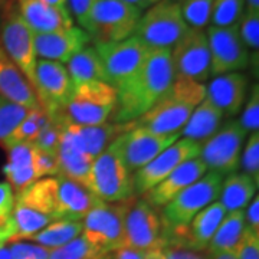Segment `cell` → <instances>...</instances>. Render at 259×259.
<instances>
[{
  "label": "cell",
  "instance_id": "cell-1",
  "mask_svg": "<svg viewBox=\"0 0 259 259\" xmlns=\"http://www.w3.org/2000/svg\"><path fill=\"white\" fill-rule=\"evenodd\" d=\"M168 49H150L134 75L117 88V110L112 122L125 124L140 118L167 93L175 81Z\"/></svg>",
  "mask_w": 259,
  "mask_h": 259
},
{
  "label": "cell",
  "instance_id": "cell-2",
  "mask_svg": "<svg viewBox=\"0 0 259 259\" xmlns=\"http://www.w3.org/2000/svg\"><path fill=\"white\" fill-rule=\"evenodd\" d=\"M206 97V85L185 78H175L171 87L146 114L131 121V127L158 134H182L196 107Z\"/></svg>",
  "mask_w": 259,
  "mask_h": 259
},
{
  "label": "cell",
  "instance_id": "cell-3",
  "mask_svg": "<svg viewBox=\"0 0 259 259\" xmlns=\"http://www.w3.org/2000/svg\"><path fill=\"white\" fill-rule=\"evenodd\" d=\"M117 110V88L107 82L74 87L62 114L68 124L101 125L111 120Z\"/></svg>",
  "mask_w": 259,
  "mask_h": 259
},
{
  "label": "cell",
  "instance_id": "cell-4",
  "mask_svg": "<svg viewBox=\"0 0 259 259\" xmlns=\"http://www.w3.org/2000/svg\"><path fill=\"white\" fill-rule=\"evenodd\" d=\"M141 15L124 0H98L82 29L94 44L120 42L134 36Z\"/></svg>",
  "mask_w": 259,
  "mask_h": 259
},
{
  "label": "cell",
  "instance_id": "cell-5",
  "mask_svg": "<svg viewBox=\"0 0 259 259\" xmlns=\"http://www.w3.org/2000/svg\"><path fill=\"white\" fill-rule=\"evenodd\" d=\"M88 189L105 203H118L134 197L133 173L122 161L114 141L94 160Z\"/></svg>",
  "mask_w": 259,
  "mask_h": 259
},
{
  "label": "cell",
  "instance_id": "cell-6",
  "mask_svg": "<svg viewBox=\"0 0 259 259\" xmlns=\"http://www.w3.org/2000/svg\"><path fill=\"white\" fill-rule=\"evenodd\" d=\"M222 183L223 176L207 171L203 177L186 187L166 206H163L160 216L164 223L166 233L187 226L197 213L212 204L219 197Z\"/></svg>",
  "mask_w": 259,
  "mask_h": 259
},
{
  "label": "cell",
  "instance_id": "cell-7",
  "mask_svg": "<svg viewBox=\"0 0 259 259\" xmlns=\"http://www.w3.org/2000/svg\"><path fill=\"white\" fill-rule=\"evenodd\" d=\"M187 29L180 5L175 0H160L141 15L134 36L148 49L170 51Z\"/></svg>",
  "mask_w": 259,
  "mask_h": 259
},
{
  "label": "cell",
  "instance_id": "cell-8",
  "mask_svg": "<svg viewBox=\"0 0 259 259\" xmlns=\"http://www.w3.org/2000/svg\"><path fill=\"white\" fill-rule=\"evenodd\" d=\"M0 23V44L6 55L15 62L20 72L26 76L30 85L35 88V69L37 55L35 51L33 32L19 15L15 0H8L2 8Z\"/></svg>",
  "mask_w": 259,
  "mask_h": 259
},
{
  "label": "cell",
  "instance_id": "cell-9",
  "mask_svg": "<svg viewBox=\"0 0 259 259\" xmlns=\"http://www.w3.org/2000/svg\"><path fill=\"white\" fill-rule=\"evenodd\" d=\"M131 199L118 203L101 202L83 218L82 236L95 249L112 253L124 248V221Z\"/></svg>",
  "mask_w": 259,
  "mask_h": 259
},
{
  "label": "cell",
  "instance_id": "cell-10",
  "mask_svg": "<svg viewBox=\"0 0 259 259\" xmlns=\"http://www.w3.org/2000/svg\"><path fill=\"white\" fill-rule=\"evenodd\" d=\"M124 246L133 249L167 248V233L158 212L144 200L133 197L124 221Z\"/></svg>",
  "mask_w": 259,
  "mask_h": 259
},
{
  "label": "cell",
  "instance_id": "cell-11",
  "mask_svg": "<svg viewBox=\"0 0 259 259\" xmlns=\"http://www.w3.org/2000/svg\"><path fill=\"white\" fill-rule=\"evenodd\" d=\"M248 133L238 120L228 121L202 146L199 158L207 171L221 176L232 175L239 168L243 143Z\"/></svg>",
  "mask_w": 259,
  "mask_h": 259
},
{
  "label": "cell",
  "instance_id": "cell-12",
  "mask_svg": "<svg viewBox=\"0 0 259 259\" xmlns=\"http://www.w3.org/2000/svg\"><path fill=\"white\" fill-rule=\"evenodd\" d=\"M176 78L203 83L210 76V54L203 29L189 28L170 49Z\"/></svg>",
  "mask_w": 259,
  "mask_h": 259
},
{
  "label": "cell",
  "instance_id": "cell-13",
  "mask_svg": "<svg viewBox=\"0 0 259 259\" xmlns=\"http://www.w3.org/2000/svg\"><path fill=\"white\" fill-rule=\"evenodd\" d=\"M180 137V133L158 134L150 130L131 127L128 122V130L114 140V144L118 148L125 166L128 167L131 173H134L154 160L161 151L170 147Z\"/></svg>",
  "mask_w": 259,
  "mask_h": 259
},
{
  "label": "cell",
  "instance_id": "cell-14",
  "mask_svg": "<svg viewBox=\"0 0 259 259\" xmlns=\"http://www.w3.org/2000/svg\"><path fill=\"white\" fill-rule=\"evenodd\" d=\"M207 44L210 54V75L239 72L249 65V49L243 44L238 25L228 28L209 26Z\"/></svg>",
  "mask_w": 259,
  "mask_h": 259
},
{
  "label": "cell",
  "instance_id": "cell-15",
  "mask_svg": "<svg viewBox=\"0 0 259 259\" xmlns=\"http://www.w3.org/2000/svg\"><path fill=\"white\" fill-rule=\"evenodd\" d=\"M200 150H202L200 144L180 137L170 147L161 151L154 160H151L148 164L134 171L133 175L134 194L147 193L150 189H153L154 186H157L170 176L177 167L192 158L199 157Z\"/></svg>",
  "mask_w": 259,
  "mask_h": 259
},
{
  "label": "cell",
  "instance_id": "cell-16",
  "mask_svg": "<svg viewBox=\"0 0 259 259\" xmlns=\"http://www.w3.org/2000/svg\"><path fill=\"white\" fill-rule=\"evenodd\" d=\"M114 88H120L144 62L148 49L136 36L110 44H94Z\"/></svg>",
  "mask_w": 259,
  "mask_h": 259
},
{
  "label": "cell",
  "instance_id": "cell-17",
  "mask_svg": "<svg viewBox=\"0 0 259 259\" xmlns=\"http://www.w3.org/2000/svg\"><path fill=\"white\" fill-rule=\"evenodd\" d=\"M72 91L74 85L65 65L47 59H37L35 93L42 110H45L49 115L61 112Z\"/></svg>",
  "mask_w": 259,
  "mask_h": 259
},
{
  "label": "cell",
  "instance_id": "cell-18",
  "mask_svg": "<svg viewBox=\"0 0 259 259\" xmlns=\"http://www.w3.org/2000/svg\"><path fill=\"white\" fill-rule=\"evenodd\" d=\"M226 216V210L219 202H213L197 213L187 226L167 233L168 248H180L189 250L207 249L214 232Z\"/></svg>",
  "mask_w": 259,
  "mask_h": 259
},
{
  "label": "cell",
  "instance_id": "cell-19",
  "mask_svg": "<svg viewBox=\"0 0 259 259\" xmlns=\"http://www.w3.org/2000/svg\"><path fill=\"white\" fill-rule=\"evenodd\" d=\"M35 51L39 59L68 64L83 48L90 47L91 37L79 26L61 29L48 33H33Z\"/></svg>",
  "mask_w": 259,
  "mask_h": 259
},
{
  "label": "cell",
  "instance_id": "cell-20",
  "mask_svg": "<svg viewBox=\"0 0 259 259\" xmlns=\"http://www.w3.org/2000/svg\"><path fill=\"white\" fill-rule=\"evenodd\" d=\"M56 212L59 219L82 221L101 200L85 186L56 175Z\"/></svg>",
  "mask_w": 259,
  "mask_h": 259
},
{
  "label": "cell",
  "instance_id": "cell-21",
  "mask_svg": "<svg viewBox=\"0 0 259 259\" xmlns=\"http://www.w3.org/2000/svg\"><path fill=\"white\" fill-rule=\"evenodd\" d=\"M248 93V78L241 72L214 76L206 87V98L222 112L223 117H235L241 111Z\"/></svg>",
  "mask_w": 259,
  "mask_h": 259
},
{
  "label": "cell",
  "instance_id": "cell-22",
  "mask_svg": "<svg viewBox=\"0 0 259 259\" xmlns=\"http://www.w3.org/2000/svg\"><path fill=\"white\" fill-rule=\"evenodd\" d=\"M206 173H207V168L203 164V161L199 157L192 158V160L183 163L182 166L177 167L176 170L167 179H164L161 183H158L153 189H150L147 193L143 194L144 200L150 206H153L154 209L163 207L171 199H175L182 190L193 185L194 182H197Z\"/></svg>",
  "mask_w": 259,
  "mask_h": 259
},
{
  "label": "cell",
  "instance_id": "cell-23",
  "mask_svg": "<svg viewBox=\"0 0 259 259\" xmlns=\"http://www.w3.org/2000/svg\"><path fill=\"white\" fill-rule=\"evenodd\" d=\"M56 161H58V175H62L79 185L88 187V179H90L94 158L85 153V150L79 144L68 122L61 137Z\"/></svg>",
  "mask_w": 259,
  "mask_h": 259
},
{
  "label": "cell",
  "instance_id": "cell-24",
  "mask_svg": "<svg viewBox=\"0 0 259 259\" xmlns=\"http://www.w3.org/2000/svg\"><path fill=\"white\" fill-rule=\"evenodd\" d=\"M19 15L33 33H48L74 26L69 12L54 8L42 0H15Z\"/></svg>",
  "mask_w": 259,
  "mask_h": 259
},
{
  "label": "cell",
  "instance_id": "cell-25",
  "mask_svg": "<svg viewBox=\"0 0 259 259\" xmlns=\"http://www.w3.org/2000/svg\"><path fill=\"white\" fill-rule=\"evenodd\" d=\"M0 97L28 108H40L35 88L20 72L15 62L6 55L0 44Z\"/></svg>",
  "mask_w": 259,
  "mask_h": 259
},
{
  "label": "cell",
  "instance_id": "cell-26",
  "mask_svg": "<svg viewBox=\"0 0 259 259\" xmlns=\"http://www.w3.org/2000/svg\"><path fill=\"white\" fill-rule=\"evenodd\" d=\"M37 148L33 143H20L8 150V161L3 166L6 183L13 192H20L36 180H40L36 170Z\"/></svg>",
  "mask_w": 259,
  "mask_h": 259
},
{
  "label": "cell",
  "instance_id": "cell-27",
  "mask_svg": "<svg viewBox=\"0 0 259 259\" xmlns=\"http://www.w3.org/2000/svg\"><path fill=\"white\" fill-rule=\"evenodd\" d=\"M222 120V112L204 97L203 101L196 107V110L192 112L190 118L182 130V137L203 146L219 130Z\"/></svg>",
  "mask_w": 259,
  "mask_h": 259
},
{
  "label": "cell",
  "instance_id": "cell-28",
  "mask_svg": "<svg viewBox=\"0 0 259 259\" xmlns=\"http://www.w3.org/2000/svg\"><path fill=\"white\" fill-rule=\"evenodd\" d=\"M76 136L79 144L82 146L85 153L95 160L105 148L111 144L117 137L128 130V122L117 124V122H105L101 125H74L69 124Z\"/></svg>",
  "mask_w": 259,
  "mask_h": 259
},
{
  "label": "cell",
  "instance_id": "cell-29",
  "mask_svg": "<svg viewBox=\"0 0 259 259\" xmlns=\"http://www.w3.org/2000/svg\"><path fill=\"white\" fill-rule=\"evenodd\" d=\"M65 68L74 87L91 82L110 83L105 68L94 47L83 48L74 58L69 59Z\"/></svg>",
  "mask_w": 259,
  "mask_h": 259
},
{
  "label": "cell",
  "instance_id": "cell-30",
  "mask_svg": "<svg viewBox=\"0 0 259 259\" xmlns=\"http://www.w3.org/2000/svg\"><path fill=\"white\" fill-rule=\"evenodd\" d=\"M258 186L245 173H232L223 179L221 187V202L226 213L245 210V207L253 199Z\"/></svg>",
  "mask_w": 259,
  "mask_h": 259
},
{
  "label": "cell",
  "instance_id": "cell-31",
  "mask_svg": "<svg viewBox=\"0 0 259 259\" xmlns=\"http://www.w3.org/2000/svg\"><path fill=\"white\" fill-rule=\"evenodd\" d=\"M245 210L226 213L214 232L207 252H235L245 232Z\"/></svg>",
  "mask_w": 259,
  "mask_h": 259
},
{
  "label": "cell",
  "instance_id": "cell-32",
  "mask_svg": "<svg viewBox=\"0 0 259 259\" xmlns=\"http://www.w3.org/2000/svg\"><path fill=\"white\" fill-rule=\"evenodd\" d=\"M82 233V221H71V219H59L49 223L42 231L29 238V241L36 242L37 245L55 249L64 246L68 242L74 241L75 238L81 236Z\"/></svg>",
  "mask_w": 259,
  "mask_h": 259
},
{
  "label": "cell",
  "instance_id": "cell-33",
  "mask_svg": "<svg viewBox=\"0 0 259 259\" xmlns=\"http://www.w3.org/2000/svg\"><path fill=\"white\" fill-rule=\"evenodd\" d=\"M51 120V115L42 108L29 110L25 120L18 125V128L13 131L9 140L5 144V150H9L10 147L20 144V143H33L37 139L39 133L45 128L48 122Z\"/></svg>",
  "mask_w": 259,
  "mask_h": 259
},
{
  "label": "cell",
  "instance_id": "cell-34",
  "mask_svg": "<svg viewBox=\"0 0 259 259\" xmlns=\"http://www.w3.org/2000/svg\"><path fill=\"white\" fill-rule=\"evenodd\" d=\"M65 125H66V120H65L62 111L51 115V120L45 125V128L39 133V136L33 141V144L40 151L47 153V154L52 156V157H56Z\"/></svg>",
  "mask_w": 259,
  "mask_h": 259
},
{
  "label": "cell",
  "instance_id": "cell-35",
  "mask_svg": "<svg viewBox=\"0 0 259 259\" xmlns=\"http://www.w3.org/2000/svg\"><path fill=\"white\" fill-rule=\"evenodd\" d=\"M28 111V108L0 97V146L2 147H5L6 141L13 134V131L25 120Z\"/></svg>",
  "mask_w": 259,
  "mask_h": 259
},
{
  "label": "cell",
  "instance_id": "cell-36",
  "mask_svg": "<svg viewBox=\"0 0 259 259\" xmlns=\"http://www.w3.org/2000/svg\"><path fill=\"white\" fill-rule=\"evenodd\" d=\"M245 9V0H213L210 26H236Z\"/></svg>",
  "mask_w": 259,
  "mask_h": 259
},
{
  "label": "cell",
  "instance_id": "cell-37",
  "mask_svg": "<svg viewBox=\"0 0 259 259\" xmlns=\"http://www.w3.org/2000/svg\"><path fill=\"white\" fill-rule=\"evenodd\" d=\"M179 5L186 25L192 29L204 30L210 22L213 0H182Z\"/></svg>",
  "mask_w": 259,
  "mask_h": 259
},
{
  "label": "cell",
  "instance_id": "cell-38",
  "mask_svg": "<svg viewBox=\"0 0 259 259\" xmlns=\"http://www.w3.org/2000/svg\"><path fill=\"white\" fill-rule=\"evenodd\" d=\"M98 255H102V252L95 249L81 235L64 246L51 249L48 259H94Z\"/></svg>",
  "mask_w": 259,
  "mask_h": 259
},
{
  "label": "cell",
  "instance_id": "cell-39",
  "mask_svg": "<svg viewBox=\"0 0 259 259\" xmlns=\"http://www.w3.org/2000/svg\"><path fill=\"white\" fill-rule=\"evenodd\" d=\"M239 167L243 168V173L255 182L259 183V133H250L246 140L245 147L242 148L241 163Z\"/></svg>",
  "mask_w": 259,
  "mask_h": 259
},
{
  "label": "cell",
  "instance_id": "cell-40",
  "mask_svg": "<svg viewBox=\"0 0 259 259\" xmlns=\"http://www.w3.org/2000/svg\"><path fill=\"white\" fill-rule=\"evenodd\" d=\"M238 30L243 44L248 49L258 54L259 49V12L243 10L242 18L238 23Z\"/></svg>",
  "mask_w": 259,
  "mask_h": 259
},
{
  "label": "cell",
  "instance_id": "cell-41",
  "mask_svg": "<svg viewBox=\"0 0 259 259\" xmlns=\"http://www.w3.org/2000/svg\"><path fill=\"white\" fill-rule=\"evenodd\" d=\"M239 124L248 134L256 133L259 130V85L252 87L248 101L243 104V112L241 115Z\"/></svg>",
  "mask_w": 259,
  "mask_h": 259
},
{
  "label": "cell",
  "instance_id": "cell-42",
  "mask_svg": "<svg viewBox=\"0 0 259 259\" xmlns=\"http://www.w3.org/2000/svg\"><path fill=\"white\" fill-rule=\"evenodd\" d=\"M9 250L12 259H48L51 253V249L48 248L22 241L13 242Z\"/></svg>",
  "mask_w": 259,
  "mask_h": 259
},
{
  "label": "cell",
  "instance_id": "cell-43",
  "mask_svg": "<svg viewBox=\"0 0 259 259\" xmlns=\"http://www.w3.org/2000/svg\"><path fill=\"white\" fill-rule=\"evenodd\" d=\"M235 255L238 259H259V233L245 228Z\"/></svg>",
  "mask_w": 259,
  "mask_h": 259
},
{
  "label": "cell",
  "instance_id": "cell-44",
  "mask_svg": "<svg viewBox=\"0 0 259 259\" xmlns=\"http://www.w3.org/2000/svg\"><path fill=\"white\" fill-rule=\"evenodd\" d=\"M15 206V192L9 183L0 182V229L9 222Z\"/></svg>",
  "mask_w": 259,
  "mask_h": 259
},
{
  "label": "cell",
  "instance_id": "cell-45",
  "mask_svg": "<svg viewBox=\"0 0 259 259\" xmlns=\"http://www.w3.org/2000/svg\"><path fill=\"white\" fill-rule=\"evenodd\" d=\"M98 0H66L68 10H69L71 16L76 20V23L79 25L81 29L85 25V22H87V19L90 16V13H91V10H93Z\"/></svg>",
  "mask_w": 259,
  "mask_h": 259
},
{
  "label": "cell",
  "instance_id": "cell-46",
  "mask_svg": "<svg viewBox=\"0 0 259 259\" xmlns=\"http://www.w3.org/2000/svg\"><path fill=\"white\" fill-rule=\"evenodd\" d=\"M112 259H163L164 248L161 249H133V248H120L112 252Z\"/></svg>",
  "mask_w": 259,
  "mask_h": 259
},
{
  "label": "cell",
  "instance_id": "cell-47",
  "mask_svg": "<svg viewBox=\"0 0 259 259\" xmlns=\"http://www.w3.org/2000/svg\"><path fill=\"white\" fill-rule=\"evenodd\" d=\"M36 170L39 179H45L48 176H56L58 175V161H56V157H52V156H49V154L40 151L37 148Z\"/></svg>",
  "mask_w": 259,
  "mask_h": 259
},
{
  "label": "cell",
  "instance_id": "cell-48",
  "mask_svg": "<svg viewBox=\"0 0 259 259\" xmlns=\"http://www.w3.org/2000/svg\"><path fill=\"white\" fill-rule=\"evenodd\" d=\"M245 212V225L249 231L259 233V197L253 196L250 203L246 206Z\"/></svg>",
  "mask_w": 259,
  "mask_h": 259
},
{
  "label": "cell",
  "instance_id": "cell-49",
  "mask_svg": "<svg viewBox=\"0 0 259 259\" xmlns=\"http://www.w3.org/2000/svg\"><path fill=\"white\" fill-rule=\"evenodd\" d=\"M163 259H206V256H202L196 253L193 250L180 249V248H164V256Z\"/></svg>",
  "mask_w": 259,
  "mask_h": 259
},
{
  "label": "cell",
  "instance_id": "cell-50",
  "mask_svg": "<svg viewBox=\"0 0 259 259\" xmlns=\"http://www.w3.org/2000/svg\"><path fill=\"white\" fill-rule=\"evenodd\" d=\"M124 2H127L128 5H131V6H134V8H137V9L143 12V10H147L151 6H154L160 0H124Z\"/></svg>",
  "mask_w": 259,
  "mask_h": 259
},
{
  "label": "cell",
  "instance_id": "cell-51",
  "mask_svg": "<svg viewBox=\"0 0 259 259\" xmlns=\"http://www.w3.org/2000/svg\"><path fill=\"white\" fill-rule=\"evenodd\" d=\"M206 259H238L235 252H207Z\"/></svg>",
  "mask_w": 259,
  "mask_h": 259
},
{
  "label": "cell",
  "instance_id": "cell-52",
  "mask_svg": "<svg viewBox=\"0 0 259 259\" xmlns=\"http://www.w3.org/2000/svg\"><path fill=\"white\" fill-rule=\"evenodd\" d=\"M42 2H45V3L54 6V8H58V9L69 12V10H68V5H66V0H42ZM69 15H71V13H69Z\"/></svg>",
  "mask_w": 259,
  "mask_h": 259
},
{
  "label": "cell",
  "instance_id": "cell-53",
  "mask_svg": "<svg viewBox=\"0 0 259 259\" xmlns=\"http://www.w3.org/2000/svg\"><path fill=\"white\" fill-rule=\"evenodd\" d=\"M252 12H259V0H245V9Z\"/></svg>",
  "mask_w": 259,
  "mask_h": 259
},
{
  "label": "cell",
  "instance_id": "cell-54",
  "mask_svg": "<svg viewBox=\"0 0 259 259\" xmlns=\"http://www.w3.org/2000/svg\"><path fill=\"white\" fill-rule=\"evenodd\" d=\"M0 259H12L9 248H6L5 245H0Z\"/></svg>",
  "mask_w": 259,
  "mask_h": 259
},
{
  "label": "cell",
  "instance_id": "cell-55",
  "mask_svg": "<svg viewBox=\"0 0 259 259\" xmlns=\"http://www.w3.org/2000/svg\"><path fill=\"white\" fill-rule=\"evenodd\" d=\"M94 259H112L111 253H102V255H98L97 258Z\"/></svg>",
  "mask_w": 259,
  "mask_h": 259
},
{
  "label": "cell",
  "instance_id": "cell-56",
  "mask_svg": "<svg viewBox=\"0 0 259 259\" xmlns=\"http://www.w3.org/2000/svg\"><path fill=\"white\" fill-rule=\"evenodd\" d=\"M8 3V0H0V8H3Z\"/></svg>",
  "mask_w": 259,
  "mask_h": 259
},
{
  "label": "cell",
  "instance_id": "cell-57",
  "mask_svg": "<svg viewBox=\"0 0 259 259\" xmlns=\"http://www.w3.org/2000/svg\"><path fill=\"white\" fill-rule=\"evenodd\" d=\"M175 2H177V3H180V2H182V0H175Z\"/></svg>",
  "mask_w": 259,
  "mask_h": 259
}]
</instances>
